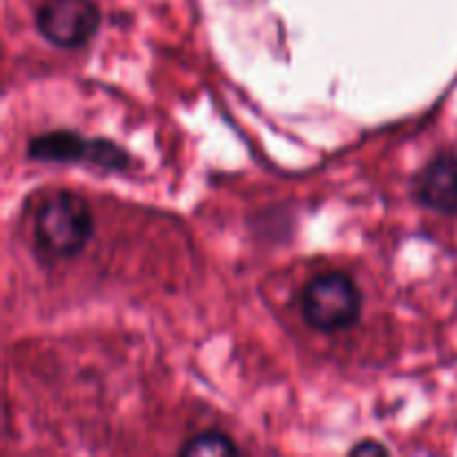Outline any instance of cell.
<instances>
[{"label": "cell", "instance_id": "1", "mask_svg": "<svg viewBox=\"0 0 457 457\" xmlns=\"http://www.w3.org/2000/svg\"><path fill=\"white\" fill-rule=\"evenodd\" d=\"M94 235V214L76 192H54L38 205L34 239L40 253L52 259H71L85 250Z\"/></svg>", "mask_w": 457, "mask_h": 457}, {"label": "cell", "instance_id": "2", "mask_svg": "<svg viewBox=\"0 0 457 457\" xmlns=\"http://www.w3.org/2000/svg\"><path fill=\"white\" fill-rule=\"evenodd\" d=\"M299 308L311 328L320 333H337L357 324L361 293L346 272H324L303 286Z\"/></svg>", "mask_w": 457, "mask_h": 457}, {"label": "cell", "instance_id": "3", "mask_svg": "<svg viewBox=\"0 0 457 457\" xmlns=\"http://www.w3.org/2000/svg\"><path fill=\"white\" fill-rule=\"evenodd\" d=\"M36 27L56 47L74 49L94 38L101 27V9L94 0H43Z\"/></svg>", "mask_w": 457, "mask_h": 457}, {"label": "cell", "instance_id": "4", "mask_svg": "<svg viewBox=\"0 0 457 457\" xmlns=\"http://www.w3.org/2000/svg\"><path fill=\"white\" fill-rule=\"evenodd\" d=\"M31 159L71 163V161H89L105 170H123L128 165V152L110 141H85L71 129H56L31 138L27 145Z\"/></svg>", "mask_w": 457, "mask_h": 457}, {"label": "cell", "instance_id": "5", "mask_svg": "<svg viewBox=\"0 0 457 457\" xmlns=\"http://www.w3.org/2000/svg\"><path fill=\"white\" fill-rule=\"evenodd\" d=\"M413 195L427 208L457 214V156L442 154L424 165L413 179Z\"/></svg>", "mask_w": 457, "mask_h": 457}, {"label": "cell", "instance_id": "6", "mask_svg": "<svg viewBox=\"0 0 457 457\" xmlns=\"http://www.w3.org/2000/svg\"><path fill=\"white\" fill-rule=\"evenodd\" d=\"M179 453L181 455H235L239 453V449H237L235 442L230 440L228 436H223V433H217V431H205V433H199V436L190 437V440L186 442V445L179 449Z\"/></svg>", "mask_w": 457, "mask_h": 457}, {"label": "cell", "instance_id": "7", "mask_svg": "<svg viewBox=\"0 0 457 457\" xmlns=\"http://www.w3.org/2000/svg\"><path fill=\"white\" fill-rule=\"evenodd\" d=\"M353 455H364V453H388V449L384 445H379V442H373V440H366L361 442V445L353 446L351 449Z\"/></svg>", "mask_w": 457, "mask_h": 457}]
</instances>
